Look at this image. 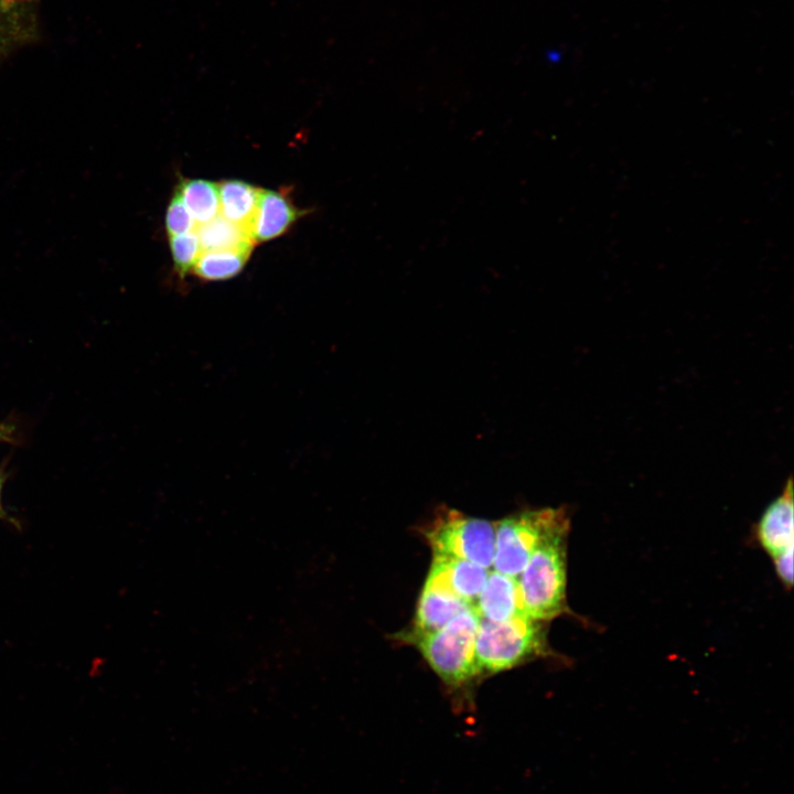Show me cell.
Segmentation results:
<instances>
[{
	"label": "cell",
	"instance_id": "6da1fadb",
	"mask_svg": "<svg viewBox=\"0 0 794 794\" xmlns=\"http://www.w3.org/2000/svg\"><path fill=\"white\" fill-rule=\"evenodd\" d=\"M480 620L476 609L470 608L439 630L427 633L407 631L400 637L418 648L446 684L459 687L480 674L475 661Z\"/></svg>",
	"mask_w": 794,
	"mask_h": 794
},
{
	"label": "cell",
	"instance_id": "7a4b0ae2",
	"mask_svg": "<svg viewBox=\"0 0 794 794\" xmlns=\"http://www.w3.org/2000/svg\"><path fill=\"white\" fill-rule=\"evenodd\" d=\"M569 526L544 538L522 571L518 581L524 609L529 618L547 621L564 614L568 607L567 536Z\"/></svg>",
	"mask_w": 794,
	"mask_h": 794
},
{
	"label": "cell",
	"instance_id": "3957f363",
	"mask_svg": "<svg viewBox=\"0 0 794 794\" xmlns=\"http://www.w3.org/2000/svg\"><path fill=\"white\" fill-rule=\"evenodd\" d=\"M545 622L527 615L502 622L481 618L475 639L479 672L494 674L548 655Z\"/></svg>",
	"mask_w": 794,
	"mask_h": 794
},
{
	"label": "cell",
	"instance_id": "277c9868",
	"mask_svg": "<svg viewBox=\"0 0 794 794\" xmlns=\"http://www.w3.org/2000/svg\"><path fill=\"white\" fill-rule=\"evenodd\" d=\"M495 525V571L516 578L545 537L569 526L565 507H545L509 515Z\"/></svg>",
	"mask_w": 794,
	"mask_h": 794
},
{
	"label": "cell",
	"instance_id": "5b68a950",
	"mask_svg": "<svg viewBox=\"0 0 794 794\" xmlns=\"http://www.w3.org/2000/svg\"><path fill=\"white\" fill-rule=\"evenodd\" d=\"M433 557L462 559L484 568L493 564L495 525L440 506L422 528Z\"/></svg>",
	"mask_w": 794,
	"mask_h": 794
},
{
	"label": "cell",
	"instance_id": "8992f818",
	"mask_svg": "<svg viewBox=\"0 0 794 794\" xmlns=\"http://www.w3.org/2000/svg\"><path fill=\"white\" fill-rule=\"evenodd\" d=\"M487 576L486 568L473 562L447 557H433L425 583L442 588L470 605L475 607Z\"/></svg>",
	"mask_w": 794,
	"mask_h": 794
},
{
	"label": "cell",
	"instance_id": "52a82bcc",
	"mask_svg": "<svg viewBox=\"0 0 794 794\" xmlns=\"http://www.w3.org/2000/svg\"><path fill=\"white\" fill-rule=\"evenodd\" d=\"M793 485L787 480L782 493L762 514L757 535L759 543L774 559L793 548Z\"/></svg>",
	"mask_w": 794,
	"mask_h": 794
},
{
	"label": "cell",
	"instance_id": "ba28073f",
	"mask_svg": "<svg viewBox=\"0 0 794 794\" xmlns=\"http://www.w3.org/2000/svg\"><path fill=\"white\" fill-rule=\"evenodd\" d=\"M303 214L282 192L260 189L250 227L256 244L283 235Z\"/></svg>",
	"mask_w": 794,
	"mask_h": 794
},
{
	"label": "cell",
	"instance_id": "9c48e42d",
	"mask_svg": "<svg viewBox=\"0 0 794 794\" xmlns=\"http://www.w3.org/2000/svg\"><path fill=\"white\" fill-rule=\"evenodd\" d=\"M475 609L482 619L493 622L527 615L518 580L497 571L489 573Z\"/></svg>",
	"mask_w": 794,
	"mask_h": 794
},
{
	"label": "cell",
	"instance_id": "30bf717a",
	"mask_svg": "<svg viewBox=\"0 0 794 794\" xmlns=\"http://www.w3.org/2000/svg\"><path fill=\"white\" fill-rule=\"evenodd\" d=\"M470 608L475 607L442 588L425 583L417 604L415 624L409 632L427 633L439 630Z\"/></svg>",
	"mask_w": 794,
	"mask_h": 794
},
{
	"label": "cell",
	"instance_id": "8fae6325",
	"mask_svg": "<svg viewBox=\"0 0 794 794\" xmlns=\"http://www.w3.org/2000/svg\"><path fill=\"white\" fill-rule=\"evenodd\" d=\"M217 186L219 215L250 233L260 189L242 180H225Z\"/></svg>",
	"mask_w": 794,
	"mask_h": 794
},
{
	"label": "cell",
	"instance_id": "7c38bea8",
	"mask_svg": "<svg viewBox=\"0 0 794 794\" xmlns=\"http://www.w3.org/2000/svg\"><path fill=\"white\" fill-rule=\"evenodd\" d=\"M35 1L0 0V60L32 35Z\"/></svg>",
	"mask_w": 794,
	"mask_h": 794
},
{
	"label": "cell",
	"instance_id": "4fadbf2b",
	"mask_svg": "<svg viewBox=\"0 0 794 794\" xmlns=\"http://www.w3.org/2000/svg\"><path fill=\"white\" fill-rule=\"evenodd\" d=\"M195 233L202 251L253 250L255 246L251 235L246 228L221 215L197 225Z\"/></svg>",
	"mask_w": 794,
	"mask_h": 794
},
{
	"label": "cell",
	"instance_id": "5bb4252c",
	"mask_svg": "<svg viewBox=\"0 0 794 794\" xmlns=\"http://www.w3.org/2000/svg\"><path fill=\"white\" fill-rule=\"evenodd\" d=\"M196 225L219 215L217 183L203 179H184L176 187Z\"/></svg>",
	"mask_w": 794,
	"mask_h": 794
},
{
	"label": "cell",
	"instance_id": "9a60e30c",
	"mask_svg": "<svg viewBox=\"0 0 794 794\" xmlns=\"http://www.w3.org/2000/svg\"><path fill=\"white\" fill-rule=\"evenodd\" d=\"M251 250L201 251L192 271L203 281H223L237 276L246 266Z\"/></svg>",
	"mask_w": 794,
	"mask_h": 794
},
{
	"label": "cell",
	"instance_id": "2e32d148",
	"mask_svg": "<svg viewBox=\"0 0 794 794\" xmlns=\"http://www.w3.org/2000/svg\"><path fill=\"white\" fill-rule=\"evenodd\" d=\"M170 251L174 269L180 277L192 271L202 249L198 237L193 232L169 236Z\"/></svg>",
	"mask_w": 794,
	"mask_h": 794
},
{
	"label": "cell",
	"instance_id": "e0dca14e",
	"mask_svg": "<svg viewBox=\"0 0 794 794\" xmlns=\"http://www.w3.org/2000/svg\"><path fill=\"white\" fill-rule=\"evenodd\" d=\"M196 226L194 218L176 190L170 200L165 215V227L169 236L193 232Z\"/></svg>",
	"mask_w": 794,
	"mask_h": 794
},
{
	"label": "cell",
	"instance_id": "ac0fdd59",
	"mask_svg": "<svg viewBox=\"0 0 794 794\" xmlns=\"http://www.w3.org/2000/svg\"><path fill=\"white\" fill-rule=\"evenodd\" d=\"M773 560L779 578L785 586L791 587L793 583V548Z\"/></svg>",
	"mask_w": 794,
	"mask_h": 794
},
{
	"label": "cell",
	"instance_id": "d6986e66",
	"mask_svg": "<svg viewBox=\"0 0 794 794\" xmlns=\"http://www.w3.org/2000/svg\"><path fill=\"white\" fill-rule=\"evenodd\" d=\"M15 428L11 423H0V443L15 440Z\"/></svg>",
	"mask_w": 794,
	"mask_h": 794
},
{
	"label": "cell",
	"instance_id": "ffe728a7",
	"mask_svg": "<svg viewBox=\"0 0 794 794\" xmlns=\"http://www.w3.org/2000/svg\"><path fill=\"white\" fill-rule=\"evenodd\" d=\"M3 483H4V475L0 471V519L3 518L6 515L4 509L2 507V502H1Z\"/></svg>",
	"mask_w": 794,
	"mask_h": 794
}]
</instances>
